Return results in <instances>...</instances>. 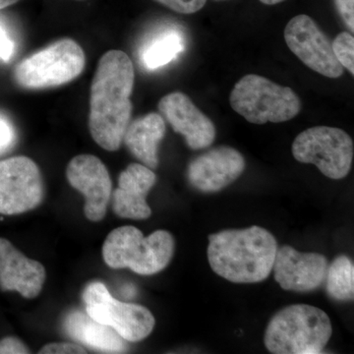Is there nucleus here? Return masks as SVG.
<instances>
[{
    "mask_svg": "<svg viewBox=\"0 0 354 354\" xmlns=\"http://www.w3.org/2000/svg\"><path fill=\"white\" fill-rule=\"evenodd\" d=\"M326 290L335 301H353L354 298V265L348 256L341 255L328 266Z\"/></svg>",
    "mask_w": 354,
    "mask_h": 354,
    "instance_id": "obj_20",
    "label": "nucleus"
},
{
    "mask_svg": "<svg viewBox=\"0 0 354 354\" xmlns=\"http://www.w3.org/2000/svg\"><path fill=\"white\" fill-rule=\"evenodd\" d=\"M230 106L248 122H286L302 109L301 101L290 87H283L265 77L248 74L235 84L230 97Z\"/></svg>",
    "mask_w": 354,
    "mask_h": 354,
    "instance_id": "obj_5",
    "label": "nucleus"
},
{
    "mask_svg": "<svg viewBox=\"0 0 354 354\" xmlns=\"http://www.w3.org/2000/svg\"><path fill=\"white\" fill-rule=\"evenodd\" d=\"M157 181L152 169L141 164L128 165L118 177V187L111 193L116 216L130 220H146L152 215L147 196Z\"/></svg>",
    "mask_w": 354,
    "mask_h": 354,
    "instance_id": "obj_16",
    "label": "nucleus"
},
{
    "mask_svg": "<svg viewBox=\"0 0 354 354\" xmlns=\"http://www.w3.org/2000/svg\"><path fill=\"white\" fill-rule=\"evenodd\" d=\"M174 12L193 14L201 10L206 6L207 0H155Z\"/></svg>",
    "mask_w": 354,
    "mask_h": 354,
    "instance_id": "obj_22",
    "label": "nucleus"
},
{
    "mask_svg": "<svg viewBox=\"0 0 354 354\" xmlns=\"http://www.w3.org/2000/svg\"><path fill=\"white\" fill-rule=\"evenodd\" d=\"M85 64L83 48L73 39H62L23 59L14 77L29 90L57 87L80 75Z\"/></svg>",
    "mask_w": 354,
    "mask_h": 354,
    "instance_id": "obj_6",
    "label": "nucleus"
},
{
    "mask_svg": "<svg viewBox=\"0 0 354 354\" xmlns=\"http://www.w3.org/2000/svg\"><path fill=\"white\" fill-rule=\"evenodd\" d=\"M176 250L171 232L156 230L144 236L132 225L109 232L102 245V258L111 269H128L142 276H152L169 266Z\"/></svg>",
    "mask_w": 354,
    "mask_h": 354,
    "instance_id": "obj_4",
    "label": "nucleus"
},
{
    "mask_svg": "<svg viewBox=\"0 0 354 354\" xmlns=\"http://www.w3.org/2000/svg\"><path fill=\"white\" fill-rule=\"evenodd\" d=\"M263 4L266 6H276V4L281 3V2L285 1V0H260Z\"/></svg>",
    "mask_w": 354,
    "mask_h": 354,
    "instance_id": "obj_29",
    "label": "nucleus"
},
{
    "mask_svg": "<svg viewBox=\"0 0 354 354\" xmlns=\"http://www.w3.org/2000/svg\"><path fill=\"white\" fill-rule=\"evenodd\" d=\"M184 38L176 29H165L158 32L144 44L140 53L142 65L148 70L165 66L184 50Z\"/></svg>",
    "mask_w": 354,
    "mask_h": 354,
    "instance_id": "obj_19",
    "label": "nucleus"
},
{
    "mask_svg": "<svg viewBox=\"0 0 354 354\" xmlns=\"http://www.w3.org/2000/svg\"><path fill=\"white\" fill-rule=\"evenodd\" d=\"M18 1L19 0H0V10L6 8V7L13 6V4L17 3Z\"/></svg>",
    "mask_w": 354,
    "mask_h": 354,
    "instance_id": "obj_28",
    "label": "nucleus"
},
{
    "mask_svg": "<svg viewBox=\"0 0 354 354\" xmlns=\"http://www.w3.org/2000/svg\"><path fill=\"white\" fill-rule=\"evenodd\" d=\"M285 39L290 50L317 73L332 79L344 74L329 38L309 16L302 14L293 17L286 25Z\"/></svg>",
    "mask_w": 354,
    "mask_h": 354,
    "instance_id": "obj_10",
    "label": "nucleus"
},
{
    "mask_svg": "<svg viewBox=\"0 0 354 354\" xmlns=\"http://www.w3.org/2000/svg\"><path fill=\"white\" fill-rule=\"evenodd\" d=\"M31 353L29 348L15 337H6L0 339V354H28Z\"/></svg>",
    "mask_w": 354,
    "mask_h": 354,
    "instance_id": "obj_24",
    "label": "nucleus"
},
{
    "mask_svg": "<svg viewBox=\"0 0 354 354\" xmlns=\"http://www.w3.org/2000/svg\"><path fill=\"white\" fill-rule=\"evenodd\" d=\"M337 12L351 34L354 32V0H335Z\"/></svg>",
    "mask_w": 354,
    "mask_h": 354,
    "instance_id": "obj_25",
    "label": "nucleus"
},
{
    "mask_svg": "<svg viewBox=\"0 0 354 354\" xmlns=\"http://www.w3.org/2000/svg\"><path fill=\"white\" fill-rule=\"evenodd\" d=\"M14 130L10 123L0 118V153L6 150L12 144Z\"/></svg>",
    "mask_w": 354,
    "mask_h": 354,
    "instance_id": "obj_27",
    "label": "nucleus"
},
{
    "mask_svg": "<svg viewBox=\"0 0 354 354\" xmlns=\"http://www.w3.org/2000/svg\"><path fill=\"white\" fill-rule=\"evenodd\" d=\"M353 153V139L337 127L308 128L292 144L293 158L297 162L316 165L324 176L335 180L348 176Z\"/></svg>",
    "mask_w": 354,
    "mask_h": 354,
    "instance_id": "obj_7",
    "label": "nucleus"
},
{
    "mask_svg": "<svg viewBox=\"0 0 354 354\" xmlns=\"http://www.w3.org/2000/svg\"><path fill=\"white\" fill-rule=\"evenodd\" d=\"M327 258L319 253H301L290 245L277 251L272 271L283 290L311 292L325 283Z\"/></svg>",
    "mask_w": 354,
    "mask_h": 354,
    "instance_id": "obj_13",
    "label": "nucleus"
},
{
    "mask_svg": "<svg viewBox=\"0 0 354 354\" xmlns=\"http://www.w3.org/2000/svg\"><path fill=\"white\" fill-rule=\"evenodd\" d=\"M64 330L74 341L104 353H127V344L118 333L88 314L73 311L64 320Z\"/></svg>",
    "mask_w": 354,
    "mask_h": 354,
    "instance_id": "obj_17",
    "label": "nucleus"
},
{
    "mask_svg": "<svg viewBox=\"0 0 354 354\" xmlns=\"http://www.w3.org/2000/svg\"><path fill=\"white\" fill-rule=\"evenodd\" d=\"M333 51L337 62L354 75V38L348 32H342L332 43Z\"/></svg>",
    "mask_w": 354,
    "mask_h": 354,
    "instance_id": "obj_21",
    "label": "nucleus"
},
{
    "mask_svg": "<svg viewBox=\"0 0 354 354\" xmlns=\"http://www.w3.org/2000/svg\"><path fill=\"white\" fill-rule=\"evenodd\" d=\"M215 1H223V0H215Z\"/></svg>",
    "mask_w": 354,
    "mask_h": 354,
    "instance_id": "obj_30",
    "label": "nucleus"
},
{
    "mask_svg": "<svg viewBox=\"0 0 354 354\" xmlns=\"http://www.w3.org/2000/svg\"><path fill=\"white\" fill-rule=\"evenodd\" d=\"M43 176L32 158L18 156L0 160V214L20 215L43 202Z\"/></svg>",
    "mask_w": 354,
    "mask_h": 354,
    "instance_id": "obj_9",
    "label": "nucleus"
},
{
    "mask_svg": "<svg viewBox=\"0 0 354 354\" xmlns=\"http://www.w3.org/2000/svg\"><path fill=\"white\" fill-rule=\"evenodd\" d=\"M165 130L162 116L151 113L129 123L123 142L142 165L156 169L158 165V145L164 139Z\"/></svg>",
    "mask_w": 354,
    "mask_h": 354,
    "instance_id": "obj_18",
    "label": "nucleus"
},
{
    "mask_svg": "<svg viewBox=\"0 0 354 354\" xmlns=\"http://www.w3.org/2000/svg\"><path fill=\"white\" fill-rule=\"evenodd\" d=\"M278 242L265 228L252 225L209 236L208 260L221 278L235 283H261L269 278Z\"/></svg>",
    "mask_w": 354,
    "mask_h": 354,
    "instance_id": "obj_2",
    "label": "nucleus"
},
{
    "mask_svg": "<svg viewBox=\"0 0 354 354\" xmlns=\"http://www.w3.org/2000/svg\"><path fill=\"white\" fill-rule=\"evenodd\" d=\"M46 279L41 263L30 259L10 241L0 237V290L17 291L32 299L43 290Z\"/></svg>",
    "mask_w": 354,
    "mask_h": 354,
    "instance_id": "obj_15",
    "label": "nucleus"
},
{
    "mask_svg": "<svg viewBox=\"0 0 354 354\" xmlns=\"http://www.w3.org/2000/svg\"><path fill=\"white\" fill-rule=\"evenodd\" d=\"M134 81V66L124 51L102 55L91 85L88 129L95 143L109 152L120 148L131 120Z\"/></svg>",
    "mask_w": 354,
    "mask_h": 354,
    "instance_id": "obj_1",
    "label": "nucleus"
},
{
    "mask_svg": "<svg viewBox=\"0 0 354 354\" xmlns=\"http://www.w3.org/2000/svg\"><path fill=\"white\" fill-rule=\"evenodd\" d=\"M67 180L85 197L84 213L88 221L104 220L113 193V183L108 169L99 158L79 155L66 167Z\"/></svg>",
    "mask_w": 354,
    "mask_h": 354,
    "instance_id": "obj_11",
    "label": "nucleus"
},
{
    "mask_svg": "<svg viewBox=\"0 0 354 354\" xmlns=\"http://www.w3.org/2000/svg\"><path fill=\"white\" fill-rule=\"evenodd\" d=\"M333 335L329 316L308 304L290 305L268 324L264 342L274 354L322 353Z\"/></svg>",
    "mask_w": 354,
    "mask_h": 354,
    "instance_id": "obj_3",
    "label": "nucleus"
},
{
    "mask_svg": "<svg viewBox=\"0 0 354 354\" xmlns=\"http://www.w3.org/2000/svg\"><path fill=\"white\" fill-rule=\"evenodd\" d=\"M14 53V43L7 35L4 28L0 25V59L9 62Z\"/></svg>",
    "mask_w": 354,
    "mask_h": 354,
    "instance_id": "obj_26",
    "label": "nucleus"
},
{
    "mask_svg": "<svg viewBox=\"0 0 354 354\" xmlns=\"http://www.w3.org/2000/svg\"><path fill=\"white\" fill-rule=\"evenodd\" d=\"M39 354H81L87 353L84 346L74 342H53L46 344Z\"/></svg>",
    "mask_w": 354,
    "mask_h": 354,
    "instance_id": "obj_23",
    "label": "nucleus"
},
{
    "mask_svg": "<svg viewBox=\"0 0 354 354\" xmlns=\"http://www.w3.org/2000/svg\"><path fill=\"white\" fill-rule=\"evenodd\" d=\"M158 111L174 132L183 135L192 150L208 148L216 139V127L200 111L187 95L181 92L165 95L158 102Z\"/></svg>",
    "mask_w": 354,
    "mask_h": 354,
    "instance_id": "obj_14",
    "label": "nucleus"
},
{
    "mask_svg": "<svg viewBox=\"0 0 354 354\" xmlns=\"http://www.w3.org/2000/svg\"><path fill=\"white\" fill-rule=\"evenodd\" d=\"M245 167V158L239 151L228 146L216 147L191 160L188 181L200 192H220L239 179Z\"/></svg>",
    "mask_w": 354,
    "mask_h": 354,
    "instance_id": "obj_12",
    "label": "nucleus"
},
{
    "mask_svg": "<svg viewBox=\"0 0 354 354\" xmlns=\"http://www.w3.org/2000/svg\"><path fill=\"white\" fill-rule=\"evenodd\" d=\"M86 313L113 328L127 342H139L152 334L156 320L145 306L115 299L101 281L86 286L82 295Z\"/></svg>",
    "mask_w": 354,
    "mask_h": 354,
    "instance_id": "obj_8",
    "label": "nucleus"
}]
</instances>
